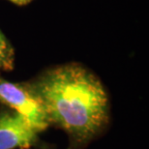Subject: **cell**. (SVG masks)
Returning a JSON list of instances; mask_svg holds the SVG:
<instances>
[{
	"mask_svg": "<svg viewBox=\"0 0 149 149\" xmlns=\"http://www.w3.org/2000/svg\"><path fill=\"white\" fill-rule=\"evenodd\" d=\"M29 85L43 104L50 123L76 141L92 139L109 120V98L104 85L80 65L54 67Z\"/></svg>",
	"mask_w": 149,
	"mask_h": 149,
	"instance_id": "obj_1",
	"label": "cell"
},
{
	"mask_svg": "<svg viewBox=\"0 0 149 149\" xmlns=\"http://www.w3.org/2000/svg\"><path fill=\"white\" fill-rule=\"evenodd\" d=\"M37 132L13 111H0V149L27 148L37 141Z\"/></svg>",
	"mask_w": 149,
	"mask_h": 149,
	"instance_id": "obj_3",
	"label": "cell"
},
{
	"mask_svg": "<svg viewBox=\"0 0 149 149\" xmlns=\"http://www.w3.org/2000/svg\"><path fill=\"white\" fill-rule=\"evenodd\" d=\"M15 67V50L0 31V70L12 71Z\"/></svg>",
	"mask_w": 149,
	"mask_h": 149,
	"instance_id": "obj_4",
	"label": "cell"
},
{
	"mask_svg": "<svg viewBox=\"0 0 149 149\" xmlns=\"http://www.w3.org/2000/svg\"><path fill=\"white\" fill-rule=\"evenodd\" d=\"M12 3H15L17 5H19V6H22V5H26L28 3H30L32 0H8Z\"/></svg>",
	"mask_w": 149,
	"mask_h": 149,
	"instance_id": "obj_5",
	"label": "cell"
},
{
	"mask_svg": "<svg viewBox=\"0 0 149 149\" xmlns=\"http://www.w3.org/2000/svg\"><path fill=\"white\" fill-rule=\"evenodd\" d=\"M0 102L22 116L39 133L50 124L43 104L29 84L12 82L0 77Z\"/></svg>",
	"mask_w": 149,
	"mask_h": 149,
	"instance_id": "obj_2",
	"label": "cell"
}]
</instances>
